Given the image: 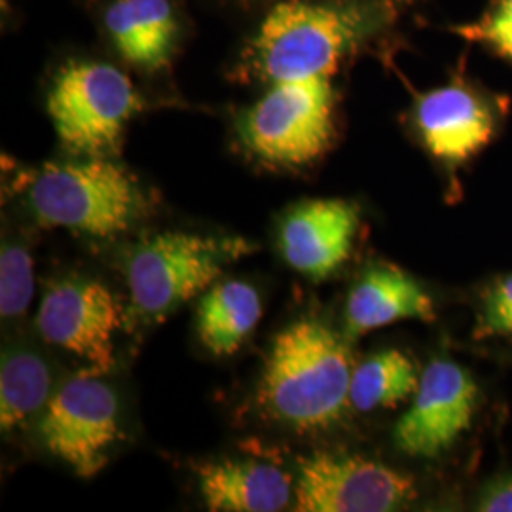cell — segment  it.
<instances>
[{
  "label": "cell",
  "mask_w": 512,
  "mask_h": 512,
  "mask_svg": "<svg viewBox=\"0 0 512 512\" xmlns=\"http://www.w3.org/2000/svg\"><path fill=\"white\" fill-rule=\"evenodd\" d=\"M433 298L410 274L393 264H374L357 279L346 302V336L359 338L404 319L431 323Z\"/></svg>",
  "instance_id": "4fadbf2b"
},
{
  "label": "cell",
  "mask_w": 512,
  "mask_h": 512,
  "mask_svg": "<svg viewBox=\"0 0 512 512\" xmlns=\"http://www.w3.org/2000/svg\"><path fill=\"white\" fill-rule=\"evenodd\" d=\"M330 78L285 80L245 112L239 137L262 162L298 167L317 160L334 135Z\"/></svg>",
  "instance_id": "5b68a950"
},
{
  "label": "cell",
  "mask_w": 512,
  "mask_h": 512,
  "mask_svg": "<svg viewBox=\"0 0 512 512\" xmlns=\"http://www.w3.org/2000/svg\"><path fill=\"white\" fill-rule=\"evenodd\" d=\"M476 509L482 512H512V476H499L488 482L480 490Z\"/></svg>",
  "instance_id": "7402d4cb"
},
{
  "label": "cell",
  "mask_w": 512,
  "mask_h": 512,
  "mask_svg": "<svg viewBox=\"0 0 512 512\" xmlns=\"http://www.w3.org/2000/svg\"><path fill=\"white\" fill-rule=\"evenodd\" d=\"M416 497L410 476L376 459L319 452L302 459L294 480V511H399Z\"/></svg>",
  "instance_id": "ba28073f"
},
{
  "label": "cell",
  "mask_w": 512,
  "mask_h": 512,
  "mask_svg": "<svg viewBox=\"0 0 512 512\" xmlns=\"http://www.w3.org/2000/svg\"><path fill=\"white\" fill-rule=\"evenodd\" d=\"M260 317L262 300L253 285L238 279L213 283L198 306V338L217 357L234 355Z\"/></svg>",
  "instance_id": "e0dca14e"
},
{
  "label": "cell",
  "mask_w": 512,
  "mask_h": 512,
  "mask_svg": "<svg viewBox=\"0 0 512 512\" xmlns=\"http://www.w3.org/2000/svg\"><path fill=\"white\" fill-rule=\"evenodd\" d=\"M476 404L478 387L463 366L448 359L431 361L412 406L395 427L397 448L412 458H439L471 427Z\"/></svg>",
  "instance_id": "30bf717a"
},
{
  "label": "cell",
  "mask_w": 512,
  "mask_h": 512,
  "mask_svg": "<svg viewBox=\"0 0 512 512\" xmlns=\"http://www.w3.org/2000/svg\"><path fill=\"white\" fill-rule=\"evenodd\" d=\"M476 336H512V274L484 294Z\"/></svg>",
  "instance_id": "ffe728a7"
},
{
  "label": "cell",
  "mask_w": 512,
  "mask_h": 512,
  "mask_svg": "<svg viewBox=\"0 0 512 512\" xmlns=\"http://www.w3.org/2000/svg\"><path fill=\"white\" fill-rule=\"evenodd\" d=\"M27 205L44 228L112 239L147 219L148 198L135 177L105 156L44 165L27 188Z\"/></svg>",
  "instance_id": "7a4b0ae2"
},
{
  "label": "cell",
  "mask_w": 512,
  "mask_h": 512,
  "mask_svg": "<svg viewBox=\"0 0 512 512\" xmlns=\"http://www.w3.org/2000/svg\"><path fill=\"white\" fill-rule=\"evenodd\" d=\"M141 99L122 71L105 63H74L57 74L48 112L63 147L103 156L118 143Z\"/></svg>",
  "instance_id": "52a82bcc"
},
{
  "label": "cell",
  "mask_w": 512,
  "mask_h": 512,
  "mask_svg": "<svg viewBox=\"0 0 512 512\" xmlns=\"http://www.w3.org/2000/svg\"><path fill=\"white\" fill-rule=\"evenodd\" d=\"M40 446L84 478L97 475L120 439L122 412L114 387L97 370H82L57 385L35 421Z\"/></svg>",
  "instance_id": "8992f818"
},
{
  "label": "cell",
  "mask_w": 512,
  "mask_h": 512,
  "mask_svg": "<svg viewBox=\"0 0 512 512\" xmlns=\"http://www.w3.org/2000/svg\"><path fill=\"white\" fill-rule=\"evenodd\" d=\"M52 361L29 344H12L0 365V427L14 433L38 420L57 389Z\"/></svg>",
  "instance_id": "2e32d148"
},
{
  "label": "cell",
  "mask_w": 512,
  "mask_h": 512,
  "mask_svg": "<svg viewBox=\"0 0 512 512\" xmlns=\"http://www.w3.org/2000/svg\"><path fill=\"white\" fill-rule=\"evenodd\" d=\"M418 385V370L410 357L403 351L389 349L353 368L349 404L361 412L393 408L414 397Z\"/></svg>",
  "instance_id": "ac0fdd59"
},
{
  "label": "cell",
  "mask_w": 512,
  "mask_h": 512,
  "mask_svg": "<svg viewBox=\"0 0 512 512\" xmlns=\"http://www.w3.org/2000/svg\"><path fill=\"white\" fill-rule=\"evenodd\" d=\"M243 238L162 232L137 243L126 262L131 302L145 317H164L217 283L224 268L253 251Z\"/></svg>",
  "instance_id": "277c9868"
},
{
  "label": "cell",
  "mask_w": 512,
  "mask_h": 512,
  "mask_svg": "<svg viewBox=\"0 0 512 512\" xmlns=\"http://www.w3.org/2000/svg\"><path fill=\"white\" fill-rule=\"evenodd\" d=\"M351 376L346 340L306 317L275 336L256 399L270 420L294 433H323L344 418Z\"/></svg>",
  "instance_id": "6da1fadb"
},
{
  "label": "cell",
  "mask_w": 512,
  "mask_h": 512,
  "mask_svg": "<svg viewBox=\"0 0 512 512\" xmlns=\"http://www.w3.org/2000/svg\"><path fill=\"white\" fill-rule=\"evenodd\" d=\"M35 296L33 256L21 241H6L0 253V315L2 321L19 319Z\"/></svg>",
  "instance_id": "d6986e66"
},
{
  "label": "cell",
  "mask_w": 512,
  "mask_h": 512,
  "mask_svg": "<svg viewBox=\"0 0 512 512\" xmlns=\"http://www.w3.org/2000/svg\"><path fill=\"white\" fill-rule=\"evenodd\" d=\"M359 222L357 205L346 200L300 203L281 222V255L298 274L327 279L351 256Z\"/></svg>",
  "instance_id": "8fae6325"
},
{
  "label": "cell",
  "mask_w": 512,
  "mask_h": 512,
  "mask_svg": "<svg viewBox=\"0 0 512 512\" xmlns=\"http://www.w3.org/2000/svg\"><path fill=\"white\" fill-rule=\"evenodd\" d=\"M200 492L213 512H277L294 497L289 473L264 461H213L196 467Z\"/></svg>",
  "instance_id": "5bb4252c"
},
{
  "label": "cell",
  "mask_w": 512,
  "mask_h": 512,
  "mask_svg": "<svg viewBox=\"0 0 512 512\" xmlns=\"http://www.w3.org/2000/svg\"><path fill=\"white\" fill-rule=\"evenodd\" d=\"M105 23L118 52L141 69L156 71L173 54L177 21L169 0H116Z\"/></svg>",
  "instance_id": "9a60e30c"
},
{
  "label": "cell",
  "mask_w": 512,
  "mask_h": 512,
  "mask_svg": "<svg viewBox=\"0 0 512 512\" xmlns=\"http://www.w3.org/2000/svg\"><path fill=\"white\" fill-rule=\"evenodd\" d=\"M368 12L313 0H281L258 29L256 67L270 84L332 78L342 55L368 29Z\"/></svg>",
  "instance_id": "3957f363"
},
{
  "label": "cell",
  "mask_w": 512,
  "mask_h": 512,
  "mask_svg": "<svg viewBox=\"0 0 512 512\" xmlns=\"http://www.w3.org/2000/svg\"><path fill=\"white\" fill-rule=\"evenodd\" d=\"M279 2H281V0H279Z\"/></svg>",
  "instance_id": "603a6c76"
},
{
  "label": "cell",
  "mask_w": 512,
  "mask_h": 512,
  "mask_svg": "<svg viewBox=\"0 0 512 512\" xmlns=\"http://www.w3.org/2000/svg\"><path fill=\"white\" fill-rule=\"evenodd\" d=\"M463 35L488 42L499 54L512 59V0H501L482 23L465 27Z\"/></svg>",
  "instance_id": "44dd1931"
},
{
  "label": "cell",
  "mask_w": 512,
  "mask_h": 512,
  "mask_svg": "<svg viewBox=\"0 0 512 512\" xmlns=\"http://www.w3.org/2000/svg\"><path fill=\"white\" fill-rule=\"evenodd\" d=\"M416 124L429 152L452 164L475 156L494 135L492 112L463 86H444L421 95Z\"/></svg>",
  "instance_id": "7c38bea8"
},
{
  "label": "cell",
  "mask_w": 512,
  "mask_h": 512,
  "mask_svg": "<svg viewBox=\"0 0 512 512\" xmlns=\"http://www.w3.org/2000/svg\"><path fill=\"white\" fill-rule=\"evenodd\" d=\"M122 319V306L103 281L67 275L46 289L38 308L37 327L44 342L107 374L116 363L114 348Z\"/></svg>",
  "instance_id": "9c48e42d"
}]
</instances>
